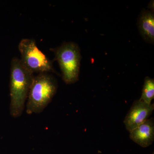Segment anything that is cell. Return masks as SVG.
<instances>
[{
  "label": "cell",
  "instance_id": "cell-1",
  "mask_svg": "<svg viewBox=\"0 0 154 154\" xmlns=\"http://www.w3.org/2000/svg\"><path fill=\"white\" fill-rule=\"evenodd\" d=\"M11 70L10 112L17 118L23 113L34 76L17 57L12 59Z\"/></svg>",
  "mask_w": 154,
  "mask_h": 154
},
{
  "label": "cell",
  "instance_id": "cell-2",
  "mask_svg": "<svg viewBox=\"0 0 154 154\" xmlns=\"http://www.w3.org/2000/svg\"><path fill=\"white\" fill-rule=\"evenodd\" d=\"M57 88L56 81L47 73L34 76L27 99V113L42 112L55 95Z\"/></svg>",
  "mask_w": 154,
  "mask_h": 154
},
{
  "label": "cell",
  "instance_id": "cell-3",
  "mask_svg": "<svg viewBox=\"0 0 154 154\" xmlns=\"http://www.w3.org/2000/svg\"><path fill=\"white\" fill-rule=\"evenodd\" d=\"M60 66L64 82L72 84L79 80L82 56L79 45L73 42H64L52 49Z\"/></svg>",
  "mask_w": 154,
  "mask_h": 154
},
{
  "label": "cell",
  "instance_id": "cell-4",
  "mask_svg": "<svg viewBox=\"0 0 154 154\" xmlns=\"http://www.w3.org/2000/svg\"><path fill=\"white\" fill-rule=\"evenodd\" d=\"M18 48L21 55L20 60L31 72H55L51 61L38 49L35 40L23 38L19 42Z\"/></svg>",
  "mask_w": 154,
  "mask_h": 154
},
{
  "label": "cell",
  "instance_id": "cell-5",
  "mask_svg": "<svg viewBox=\"0 0 154 154\" xmlns=\"http://www.w3.org/2000/svg\"><path fill=\"white\" fill-rule=\"evenodd\" d=\"M154 110V104H147L140 100L135 101L125 118L126 129L130 132L142 124L148 119Z\"/></svg>",
  "mask_w": 154,
  "mask_h": 154
},
{
  "label": "cell",
  "instance_id": "cell-6",
  "mask_svg": "<svg viewBox=\"0 0 154 154\" xmlns=\"http://www.w3.org/2000/svg\"><path fill=\"white\" fill-rule=\"evenodd\" d=\"M131 139L143 147L152 144L154 140L153 118L148 119L130 132Z\"/></svg>",
  "mask_w": 154,
  "mask_h": 154
},
{
  "label": "cell",
  "instance_id": "cell-7",
  "mask_svg": "<svg viewBox=\"0 0 154 154\" xmlns=\"http://www.w3.org/2000/svg\"><path fill=\"white\" fill-rule=\"evenodd\" d=\"M139 30L143 38L149 43H154V15L153 12L143 9L138 20Z\"/></svg>",
  "mask_w": 154,
  "mask_h": 154
},
{
  "label": "cell",
  "instance_id": "cell-8",
  "mask_svg": "<svg viewBox=\"0 0 154 154\" xmlns=\"http://www.w3.org/2000/svg\"><path fill=\"white\" fill-rule=\"evenodd\" d=\"M154 98V80L146 77L145 78L141 96L139 100L147 104H152Z\"/></svg>",
  "mask_w": 154,
  "mask_h": 154
},
{
  "label": "cell",
  "instance_id": "cell-9",
  "mask_svg": "<svg viewBox=\"0 0 154 154\" xmlns=\"http://www.w3.org/2000/svg\"><path fill=\"white\" fill-rule=\"evenodd\" d=\"M151 154H154V153H152Z\"/></svg>",
  "mask_w": 154,
  "mask_h": 154
}]
</instances>
